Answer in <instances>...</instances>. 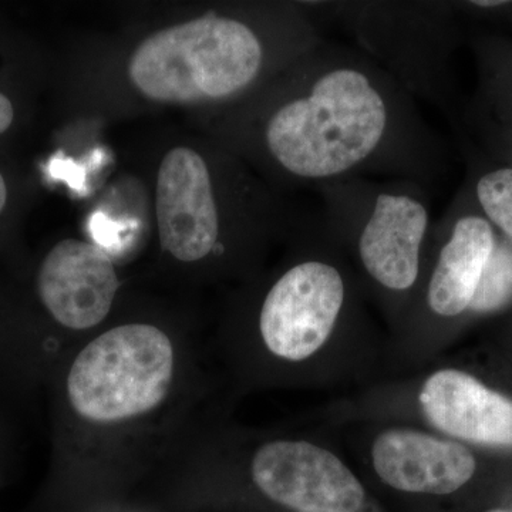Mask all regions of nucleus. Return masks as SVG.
Here are the masks:
<instances>
[{
    "mask_svg": "<svg viewBox=\"0 0 512 512\" xmlns=\"http://www.w3.org/2000/svg\"><path fill=\"white\" fill-rule=\"evenodd\" d=\"M389 110L367 74L339 67L320 76L305 96L276 111L266 144L286 171L328 178L365 161L382 143Z\"/></svg>",
    "mask_w": 512,
    "mask_h": 512,
    "instance_id": "1",
    "label": "nucleus"
},
{
    "mask_svg": "<svg viewBox=\"0 0 512 512\" xmlns=\"http://www.w3.org/2000/svg\"><path fill=\"white\" fill-rule=\"evenodd\" d=\"M262 60L261 42L245 23L202 16L147 37L131 56L128 76L147 99L201 103L247 89Z\"/></svg>",
    "mask_w": 512,
    "mask_h": 512,
    "instance_id": "2",
    "label": "nucleus"
},
{
    "mask_svg": "<svg viewBox=\"0 0 512 512\" xmlns=\"http://www.w3.org/2000/svg\"><path fill=\"white\" fill-rule=\"evenodd\" d=\"M173 370V345L163 330L123 325L80 352L67 376V394L83 419L116 423L160 406Z\"/></svg>",
    "mask_w": 512,
    "mask_h": 512,
    "instance_id": "3",
    "label": "nucleus"
},
{
    "mask_svg": "<svg viewBox=\"0 0 512 512\" xmlns=\"http://www.w3.org/2000/svg\"><path fill=\"white\" fill-rule=\"evenodd\" d=\"M345 285L338 269L319 261L293 266L262 305V339L282 359H308L318 352L342 309Z\"/></svg>",
    "mask_w": 512,
    "mask_h": 512,
    "instance_id": "4",
    "label": "nucleus"
},
{
    "mask_svg": "<svg viewBox=\"0 0 512 512\" xmlns=\"http://www.w3.org/2000/svg\"><path fill=\"white\" fill-rule=\"evenodd\" d=\"M252 478L276 503L305 512H357L362 484L335 454L306 441H274L259 448Z\"/></svg>",
    "mask_w": 512,
    "mask_h": 512,
    "instance_id": "5",
    "label": "nucleus"
},
{
    "mask_svg": "<svg viewBox=\"0 0 512 512\" xmlns=\"http://www.w3.org/2000/svg\"><path fill=\"white\" fill-rule=\"evenodd\" d=\"M161 247L181 262L205 258L218 241L220 218L204 158L187 147L168 151L157 175Z\"/></svg>",
    "mask_w": 512,
    "mask_h": 512,
    "instance_id": "6",
    "label": "nucleus"
},
{
    "mask_svg": "<svg viewBox=\"0 0 512 512\" xmlns=\"http://www.w3.org/2000/svg\"><path fill=\"white\" fill-rule=\"evenodd\" d=\"M120 281L103 248L64 239L40 266L37 289L43 305L66 328H94L109 315Z\"/></svg>",
    "mask_w": 512,
    "mask_h": 512,
    "instance_id": "7",
    "label": "nucleus"
},
{
    "mask_svg": "<svg viewBox=\"0 0 512 512\" xmlns=\"http://www.w3.org/2000/svg\"><path fill=\"white\" fill-rule=\"evenodd\" d=\"M372 457L377 476L406 493L451 494L476 471V458L466 447L413 430L384 431Z\"/></svg>",
    "mask_w": 512,
    "mask_h": 512,
    "instance_id": "8",
    "label": "nucleus"
},
{
    "mask_svg": "<svg viewBox=\"0 0 512 512\" xmlns=\"http://www.w3.org/2000/svg\"><path fill=\"white\" fill-rule=\"evenodd\" d=\"M420 404L437 429L487 446H512V402L460 370H440L424 383Z\"/></svg>",
    "mask_w": 512,
    "mask_h": 512,
    "instance_id": "9",
    "label": "nucleus"
},
{
    "mask_svg": "<svg viewBox=\"0 0 512 512\" xmlns=\"http://www.w3.org/2000/svg\"><path fill=\"white\" fill-rule=\"evenodd\" d=\"M429 212L407 195L380 194L359 239L366 271L384 288L406 291L419 276Z\"/></svg>",
    "mask_w": 512,
    "mask_h": 512,
    "instance_id": "10",
    "label": "nucleus"
},
{
    "mask_svg": "<svg viewBox=\"0 0 512 512\" xmlns=\"http://www.w3.org/2000/svg\"><path fill=\"white\" fill-rule=\"evenodd\" d=\"M494 247L493 229L483 218L464 217L457 222L431 276L427 292L431 311L450 318L470 308Z\"/></svg>",
    "mask_w": 512,
    "mask_h": 512,
    "instance_id": "11",
    "label": "nucleus"
},
{
    "mask_svg": "<svg viewBox=\"0 0 512 512\" xmlns=\"http://www.w3.org/2000/svg\"><path fill=\"white\" fill-rule=\"evenodd\" d=\"M512 298V249L497 247L485 265L470 308L474 311H494Z\"/></svg>",
    "mask_w": 512,
    "mask_h": 512,
    "instance_id": "12",
    "label": "nucleus"
},
{
    "mask_svg": "<svg viewBox=\"0 0 512 512\" xmlns=\"http://www.w3.org/2000/svg\"><path fill=\"white\" fill-rule=\"evenodd\" d=\"M477 195L487 217L512 238V168L484 175L478 181Z\"/></svg>",
    "mask_w": 512,
    "mask_h": 512,
    "instance_id": "13",
    "label": "nucleus"
},
{
    "mask_svg": "<svg viewBox=\"0 0 512 512\" xmlns=\"http://www.w3.org/2000/svg\"><path fill=\"white\" fill-rule=\"evenodd\" d=\"M13 117H15V110H13L12 103L5 94L0 93V134L8 131L12 126Z\"/></svg>",
    "mask_w": 512,
    "mask_h": 512,
    "instance_id": "14",
    "label": "nucleus"
},
{
    "mask_svg": "<svg viewBox=\"0 0 512 512\" xmlns=\"http://www.w3.org/2000/svg\"><path fill=\"white\" fill-rule=\"evenodd\" d=\"M6 201H8V187H6L5 178L0 174V212L5 208Z\"/></svg>",
    "mask_w": 512,
    "mask_h": 512,
    "instance_id": "15",
    "label": "nucleus"
},
{
    "mask_svg": "<svg viewBox=\"0 0 512 512\" xmlns=\"http://www.w3.org/2000/svg\"><path fill=\"white\" fill-rule=\"evenodd\" d=\"M505 2H474V5L481 6V8H493V6L504 5Z\"/></svg>",
    "mask_w": 512,
    "mask_h": 512,
    "instance_id": "16",
    "label": "nucleus"
},
{
    "mask_svg": "<svg viewBox=\"0 0 512 512\" xmlns=\"http://www.w3.org/2000/svg\"><path fill=\"white\" fill-rule=\"evenodd\" d=\"M490 512H507V511H503V510H494V511H490Z\"/></svg>",
    "mask_w": 512,
    "mask_h": 512,
    "instance_id": "17",
    "label": "nucleus"
}]
</instances>
